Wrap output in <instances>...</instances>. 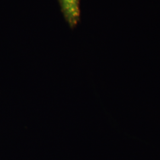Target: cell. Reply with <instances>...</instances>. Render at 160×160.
Instances as JSON below:
<instances>
[{
  "label": "cell",
  "mask_w": 160,
  "mask_h": 160,
  "mask_svg": "<svg viewBox=\"0 0 160 160\" xmlns=\"http://www.w3.org/2000/svg\"><path fill=\"white\" fill-rule=\"evenodd\" d=\"M58 2L64 19L71 29H75L80 21V0H58Z\"/></svg>",
  "instance_id": "1"
}]
</instances>
